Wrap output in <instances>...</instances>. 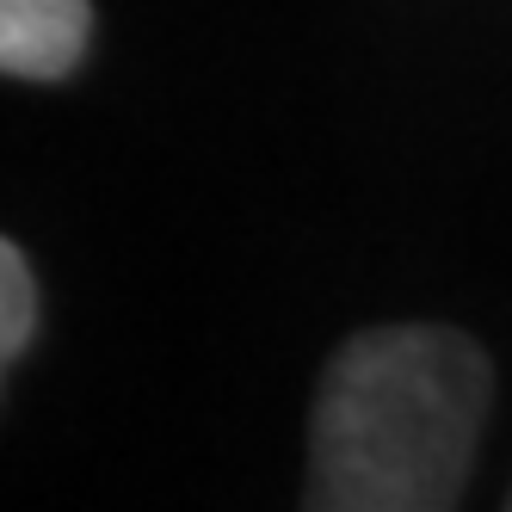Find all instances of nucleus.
I'll return each instance as SVG.
<instances>
[{
  "label": "nucleus",
  "instance_id": "nucleus-1",
  "mask_svg": "<svg viewBox=\"0 0 512 512\" xmlns=\"http://www.w3.org/2000/svg\"><path fill=\"white\" fill-rule=\"evenodd\" d=\"M488 401L494 371L469 334H352L315 383L303 512H457Z\"/></svg>",
  "mask_w": 512,
  "mask_h": 512
},
{
  "label": "nucleus",
  "instance_id": "nucleus-2",
  "mask_svg": "<svg viewBox=\"0 0 512 512\" xmlns=\"http://www.w3.org/2000/svg\"><path fill=\"white\" fill-rule=\"evenodd\" d=\"M93 38L87 0H0V68L13 81L75 75Z\"/></svg>",
  "mask_w": 512,
  "mask_h": 512
},
{
  "label": "nucleus",
  "instance_id": "nucleus-3",
  "mask_svg": "<svg viewBox=\"0 0 512 512\" xmlns=\"http://www.w3.org/2000/svg\"><path fill=\"white\" fill-rule=\"evenodd\" d=\"M31 334H38V278H31L19 241H0V358L19 364Z\"/></svg>",
  "mask_w": 512,
  "mask_h": 512
},
{
  "label": "nucleus",
  "instance_id": "nucleus-4",
  "mask_svg": "<svg viewBox=\"0 0 512 512\" xmlns=\"http://www.w3.org/2000/svg\"><path fill=\"white\" fill-rule=\"evenodd\" d=\"M506 512H512V500H506Z\"/></svg>",
  "mask_w": 512,
  "mask_h": 512
}]
</instances>
